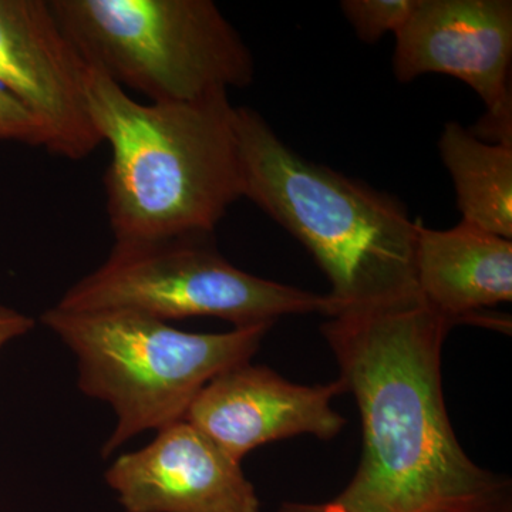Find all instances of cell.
<instances>
[{"label":"cell","instance_id":"cell-1","mask_svg":"<svg viewBox=\"0 0 512 512\" xmlns=\"http://www.w3.org/2000/svg\"><path fill=\"white\" fill-rule=\"evenodd\" d=\"M421 296L342 313L322 326L362 419L359 467L335 503L348 512H483L505 485L458 444L441 389L453 328Z\"/></svg>","mask_w":512,"mask_h":512},{"label":"cell","instance_id":"cell-2","mask_svg":"<svg viewBox=\"0 0 512 512\" xmlns=\"http://www.w3.org/2000/svg\"><path fill=\"white\" fill-rule=\"evenodd\" d=\"M86 97L93 126L111 148L104 188L116 242L212 235L242 197L228 94L140 103L90 66Z\"/></svg>","mask_w":512,"mask_h":512},{"label":"cell","instance_id":"cell-3","mask_svg":"<svg viewBox=\"0 0 512 512\" xmlns=\"http://www.w3.org/2000/svg\"><path fill=\"white\" fill-rule=\"evenodd\" d=\"M242 197L311 252L330 293L328 318L420 296L419 221L402 202L292 150L268 121L235 107Z\"/></svg>","mask_w":512,"mask_h":512},{"label":"cell","instance_id":"cell-4","mask_svg":"<svg viewBox=\"0 0 512 512\" xmlns=\"http://www.w3.org/2000/svg\"><path fill=\"white\" fill-rule=\"evenodd\" d=\"M42 322L76 355L80 390L116 413L104 457L137 434L184 420L198 393L225 370L248 363L271 328L192 333L136 312L55 306Z\"/></svg>","mask_w":512,"mask_h":512},{"label":"cell","instance_id":"cell-5","mask_svg":"<svg viewBox=\"0 0 512 512\" xmlns=\"http://www.w3.org/2000/svg\"><path fill=\"white\" fill-rule=\"evenodd\" d=\"M84 60L151 103L254 82L251 50L211 0H50Z\"/></svg>","mask_w":512,"mask_h":512},{"label":"cell","instance_id":"cell-6","mask_svg":"<svg viewBox=\"0 0 512 512\" xmlns=\"http://www.w3.org/2000/svg\"><path fill=\"white\" fill-rule=\"evenodd\" d=\"M64 312L130 311L158 320L218 318L235 328L288 315H329L328 298L248 274L211 244V234L116 242L109 258L67 289Z\"/></svg>","mask_w":512,"mask_h":512},{"label":"cell","instance_id":"cell-7","mask_svg":"<svg viewBox=\"0 0 512 512\" xmlns=\"http://www.w3.org/2000/svg\"><path fill=\"white\" fill-rule=\"evenodd\" d=\"M394 36L399 82L430 73L456 77L487 107L473 133L490 143L512 144L511 0H416Z\"/></svg>","mask_w":512,"mask_h":512},{"label":"cell","instance_id":"cell-8","mask_svg":"<svg viewBox=\"0 0 512 512\" xmlns=\"http://www.w3.org/2000/svg\"><path fill=\"white\" fill-rule=\"evenodd\" d=\"M89 69L50 0H0V86L45 127L47 150L70 160L101 143L87 109Z\"/></svg>","mask_w":512,"mask_h":512},{"label":"cell","instance_id":"cell-9","mask_svg":"<svg viewBox=\"0 0 512 512\" xmlns=\"http://www.w3.org/2000/svg\"><path fill=\"white\" fill-rule=\"evenodd\" d=\"M342 393L340 380L302 386L248 362L214 377L184 420L241 463L254 448L299 434L335 439L346 420L332 409V400Z\"/></svg>","mask_w":512,"mask_h":512},{"label":"cell","instance_id":"cell-10","mask_svg":"<svg viewBox=\"0 0 512 512\" xmlns=\"http://www.w3.org/2000/svg\"><path fill=\"white\" fill-rule=\"evenodd\" d=\"M106 481L126 512H261L241 463L187 420L121 454Z\"/></svg>","mask_w":512,"mask_h":512},{"label":"cell","instance_id":"cell-11","mask_svg":"<svg viewBox=\"0 0 512 512\" xmlns=\"http://www.w3.org/2000/svg\"><path fill=\"white\" fill-rule=\"evenodd\" d=\"M416 281L421 299L453 325L512 301V241L460 221L446 231L419 221Z\"/></svg>","mask_w":512,"mask_h":512},{"label":"cell","instance_id":"cell-12","mask_svg":"<svg viewBox=\"0 0 512 512\" xmlns=\"http://www.w3.org/2000/svg\"><path fill=\"white\" fill-rule=\"evenodd\" d=\"M439 150L456 187L461 221L511 239L512 144L481 140L457 121H448Z\"/></svg>","mask_w":512,"mask_h":512},{"label":"cell","instance_id":"cell-13","mask_svg":"<svg viewBox=\"0 0 512 512\" xmlns=\"http://www.w3.org/2000/svg\"><path fill=\"white\" fill-rule=\"evenodd\" d=\"M416 6V0H343L340 9L356 36L367 45L379 42L387 33L402 28Z\"/></svg>","mask_w":512,"mask_h":512},{"label":"cell","instance_id":"cell-14","mask_svg":"<svg viewBox=\"0 0 512 512\" xmlns=\"http://www.w3.org/2000/svg\"><path fill=\"white\" fill-rule=\"evenodd\" d=\"M0 140L19 141L36 147H46L47 144L42 123L3 86H0Z\"/></svg>","mask_w":512,"mask_h":512},{"label":"cell","instance_id":"cell-15","mask_svg":"<svg viewBox=\"0 0 512 512\" xmlns=\"http://www.w3.org/2000/svg\"><path fill=\"white\" fill-rule=\"evenodd\" d=\"M35 328V320L25 313L0 305V348Z\"/></svg>","mask_w":512,"mask_h":512},{"label":"cell","instance_id":"cell-16","mask_svg":"<svg viewBox=\"0 0 512 512\" xmlns=\"http://www.w3.org/2000/svg\"><path fill=\"white\" fill-rule=\"evenodd\" d=\"M279 512H348L335 501L326 504L285 503Z\"/></svg>","mask_w":512,"mask_h":512},{"label":"cell","instance_id":"cell-17","mask_svg":"<svg viewBox=\"0 0 512 512\" xmlns=\"http://www.w3.org/2000/svg\"><path fill=\"white\" fill-rule=\"evenodd\" d=\"M483 512H511L510 508L507 507V503L498 505V507L491 508V510Z\"/></svg>","mask_w":512,"mask_h":512}]
</instances>
